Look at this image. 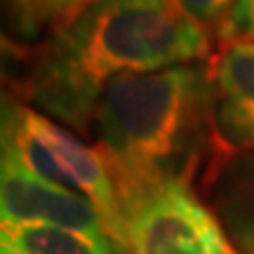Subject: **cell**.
Instances as JSON below:
<instances>
[{"mask_svg": "<svg viewBox=\"0 0 254 254\" xmlns=\"http://www.w3.org/2000/svg\"><path fill=\"white\" fill-rule=\"evenodd\" d=\"M2 158L50 184L80 193L101 212L106 233L116 243L120 236V198L111 167L99 148L57 125L43 111L17 97L2 99Z\"/></svg>", "mask_w": 254, "mask_h": 254, "instance_id": "3957f363", "label": "cell"}, {"mask_svg": "<svg viewBox=\"0 0 254 254\" xmlns=\"http://www.w3.org/2000/svg\"><path fill=\"white\" fill-rule=\"evenodd\" d=\"M90 2L94 0H5V9L12 33L31 40L64 26Z\"/></svg>", "mask_w": 254, "mask_h": 254, "instance_id": "9c48e42d", "label": "cell"}, {"mask_svg": "<svg viewBox=\"0 0 254 254\" xmlns=\"http://www.w3.org/2000/svg\"><path fill=\"white\" fill-rule=\"evenodd\" d=\"M2 254H118L106 233L45 224H2Z\"/></svg>", "mask_w": 254, "mask_h": 254, "instance_id": "ba28073f", "label": "cell"}, {"mask_svg": "<svg viewBox=\"0 0 254 254\" xmlns=\"http://www.w3.org/2000/svg\"><path fill=\"white\" fill-rule=\"evenodd\" d=\"M118 254H238L190 184H163L120 202Z\"/></svg>", "mask_w": 254, "mask_h": 254, "instance_id": "277c9868", "label": "cell"}, {"mask_svg": "<svg viewBox=\"0 0 254 254\" xmlns=\"http://www.w3.org/2000/svg\"><path fill=\"white\" fill-rule=\"evenodd\" d=\"M0 202L2 224H45L106 233L101 212L87 198L26 172L7 158H2Z\"/></svg>", "mask_w": 254, "mask_h": 254, "instance_id": "5b68a950", "label": "cell"}, {"mask_svg": "<svg viewBox=\"0 0 254 254\" xmlns=\"http://www.w3.org/2000/svg\"><path fill=\"white\" fill-rule=\"evenodd\" d=\"M186 17H190L202 28H219L236 0H174Z\"/></svg>", "mask_w": 254, "mask_h": 254, "instance_id": "8fae6325", "label": "cell"}, {"mask_svg": "<svg viewBox=\"0 0 254 254\" xmlns=\"http://www.w3.org/2000/svg\"><path fill=\"white\" fill-rule=\"evenodd\" d=\"M207 198L238 254H254V151L212 165Z\"/></svg>", "mask_w": 254, "mask_h": 254, "instance_id": "52a82bcc", "label": "cell"}, {"mask_svg": "<svg viewBox=\"0 0 254 254\" xmlns=\"http://www.w3.org/2000/svg\"><path fill=\"white\" fill-rule=\"evenodd\" d=\"M221 43L228 40H250L254 43V0H236L224 24L219 26Z\"/></svg>", "mask_w": 254, "mask_h": 254, "instance_id": "30bf717a", "label": "cell"}, {"mask_svg": "<svg viewBox=\"0 0 254 254\" xmlns=\"http://www.w3.org/2000/svg\"><path fill=\"white\" fill-rule=\"evenodd\" d=\"M207 55L209 31L174 0H94L28 52L17 90L28 106L85 132L116 78Z\"/></svg>", "mask_w": 254, "mask_h": 254, "instance_id": "6da1fadb", "label": "cell"}, {"mask_svg": "<svg viewBox=\"0 0 254 254\" xmlns=\"http://www.w3.org/2000/svg\"><path fill=\"white\" fill-rule=\"evenodd\" d=\"M214 111L212 64L127 73L109 82L92 125L120 202L153 186L190 184L217 141Z\"/></svg>", "mask_w": 254, "mask_h": 254, "instance_id": "7a4b0ae2", "label": "cell"}, {"mask_svg": "<svg viewBox=\"0 0 254 254\" xmlns=\"http://www.w3.org/2000/svg\"><path fill=\"white\" fill-rule=\"evenodd\" d=\"M214 132L224 155L254 151V43L228 40L212 64Z\"/></svg>", "mask_w": 254, "mask_h": 254, "instance_id": "8992f818", "label": "cell"}]
</instances>
